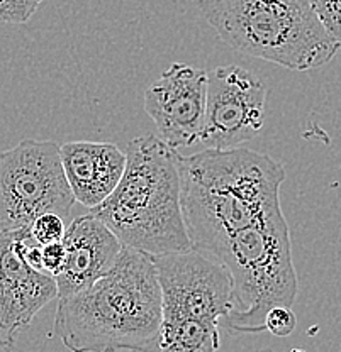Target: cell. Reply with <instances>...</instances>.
Masks as SVG:
<instances>
[{"label":"cell","mask_w":341,"mask_h":352,"mask_svg":"<svg viewBox=\"0 0 341 352\" xmlns=\"http://www.w3.org/2000/svg\"><path fill=\"white\" fill-rule=\"evenodd\" d=\"M161 318L153 256L123 248L104 276L58 300L54 332L72 352H158Z\"/></svg>","instance_id":"obj_1"},{"label":"cell","mask_w":341,"mask_h":352,"mask_svg":"<svg viewBox=\"0 0 341 352\" xmlns=\"http://www.w3.org/2000/svg\"><path fill=\"white\" fill-rule=\"evenodd\" d=\"M182 212L194 251L209 256L231 234L280 208L285 170L251 149H204L180 156Z\"/></svg>","instance_id":"obj_2"},{"label":"cell","mask_w":341,"mask_h":352,"mask_svg":"<svg viewBox=\"0 0 341 352\" xmlns=\"http://www.w3.org/2000/svg\"><path fill=\"white\" fill-rule=\"evenodd\" d=\"M180 156L152 134L127 144L119 185L90 208L124 248L153 258L192 249L182 212Z\"/></svg>","instance_id":"obj_3"},{"label":"cell","mask_w":341,"mask_h":352,"mask_svg":"<svg viewBox=\"0 0 341 352\" xmlns=\"http://www.w3.org/2000/svg\"><path fill=\"white\" fill-rule=\"evenodd\" d=\"M197 6L227 46L282 68H319L341 47L311 0H199Z\"/></svg>","instance_id":"obj_4"},{"label":"cell","mask_w":341,"mask_h":352,"mask_svg":"<svg viewBox=\"0 0 341 352\" xmlns=\"http://www.w3.org/2000/svg\"><path fill=\"white\" fill-rule=\"evenodd\" d=\"M209 258L226 267L233 283V308L221 320L231 332H265L273 307L296 303L299 281L282 207L227 236Z\"/></svg>","instance_id":"obj_5"},{"label":"cell","mask_w":341,"mask_h":352,"mask_svg":"<svg viewBox=\"0 0 341 352\" xmlns=\"http://www.w3.org/2000/svg\"><path fill=\"white\" fill-rule=\"evenodd\" d=\"M73 204L56 142L24 139L0 153V232L31 227L45 214L67 222Z\"/></svg>","instance_id":"obj_6"},{"label":"cell","mask_w":341,"mask_h":352,"mask_svg":"<svg viewBox=\"0 0 341 352\" xmlns=\"http://www.w3.org/2000/svg\"><path fill=\"white\" fill-rule=\"evenodd\" d=\"M161 288V322L221 324L233 308V283L226 267L199 251L153 258Z\"/></svg>","instance_id":"obj_7"},{"label":"cell","mask_w":341,"mask_h":352,"mask_svg":"<svg viewBox=\"0 0 341 352\" xmlns=\"http://www.w3.org/2000/svg\"><path fill=\"white\" fill-rule=\"evenodd\" d=\"M267 87L238 65L207 73L205 119L200 142L205 149H233L251 141L265 124Z\"/></svg>","instance_id":"obj_8"},{"label":"cell","mask_w":341,"mask_h":352,"mask_svg":"<svg viewBox=\"0 0 341 352\" xmlns=\"http://www.w3.org/2000/svg\"><path fill=\"white\" fill-rule=\"evenodd\" d=\"M207 73L185 63L168 66L145 91V110L170 148L200 142L205 119Z\"/></svg>","instance_id":"obj_9"},{"label":"cell","mask_w":341,"mask_h":352,"mask_svg":"<svg viewBox=\"0 0 341 352\" xmlns=\"http://www.w3.org/2000/svg\"><path fill=\"white\" fill-rule=\"evenodd\" d=\"M29 227L0 232V342L10 347L32 318L51 300L58 298L54 278L24 261Z\"/></svg>","instance_id":"obj_10"},{"label":"cell","mask_w":341,"mask_h":352,"mask_svg":"<svg viewBox=\"0 0 341 352\" xmlns=\"http://www.w3.org/2000/svg\"><path fill=\"white\" fill-rule=\"evenodd\" d=\"M65 261L54 276L58 300L89 288L116 264L124 245L92 212L73 219L63 236Z\"/></svg>","instance_id":"obj_11"},{"label":"cell","mask_w":341,"mask_h":352,"mask_svg":"<svg viewBox=\"0 0 341 352\" xmlns=\"http://www.w3.org/2000/svg\"><path fill=\"white\" fill-rule=\"evenodd\" d=\"M60 160L75 201L87 208L111 195L126 170V153L111 142H67L60 146Z\"/></svg>","instance_id":"obj_12"},{"label":"cell","mask_w":341,"mask_h":352,"mask_svg":"<svg viewBox=\"0 0 341 352\" xmlns=\"http://www.w3.org/2000/svg\"><path fill=\"white\" fill-rule=\"evenodd\" d=\"M219 346L218 324L199 320L161 322L158 352H218Z\"/></svg>","instance_id":"obj_13"},{"label":"cell","mask_w":341,"mask_h":352,"mask_svg":"<svg viewBox=\"0 0 341 352\" xmlns=\"http://www.w3.org/2000/svg\"><path fill=\"white\" fill-rule=\"evenodd\" d=\"M32 237L38 244L46 245L53 244V242L63 241L65 230H67V222L54 214H45L38 217L29 227Z\"/></svg>","instance_id":"obj_14"},{"label":"cell","mask_w":341,"mask_h":352,"mask_svg":"<svg viewBox=\"0 0 341 352\" xmlns=\"http://www.w3.org/2000/svg\"><path fill=\"white\" fill-rule=\"evenodd\" d=\"M328 34L341 46V0H311Z\"/></svg>","instance_id":"obj_15"},{"label":"cell","mask_w":341,"mask_h":352,"mask_svg":"<svg viewBox=\"0 0 341 352\" xmlns=\"http://www.w3.org/2000/svg\"><path fill=\"white\" fill-rule=\"evenodd\" d=\"M43 0H0V21L24 24L39 9Z\"/></svg>","instance_id":"obj_16"},{"label":"cell","mask_w":341,"mask_h":352,"mask_svg":"<svg viewBox=\"0 0 341 352\" xmlns=\"http://www.w3.org/2000/svg\"><path fill=\"white\" fill-rule=\"evenodd\" d=\"M297 327V317L292 307H273L265 315V330L275 337H289Z\"/></svg>","instance_id":"obj_17"},{"label":"cell","mask_w":341,"mask_h":352,"mask_svg":"<svg viewBox=\"0 0 341 352\" xmlns=\"http://www.w3.org/2000/svg\"><path fill=\"white\" fill-rule=\"evenodd\" d=\"M41 258L45 273L51 274L53 278L56 276L65 261L63 242H53V244L41 245Z\"/></svg>","instance_id":"obj_18"},{"label":"cell","mask_w":341,"mask_h":352,"mask_svg":"<svg viewBox=\"0 0 341 352\" xmlns=\"http://www.w3.org/2000/svg\"><path fill=\"white\" fill-rule=\"evenodd\" d=\"M258 352H272L270 349H262V351H258Z\"/></svg>","instance_id":"obj_19"},{"label":"cell","mask_w":341,"mask_h":352,"mask_svg":"<svg viewBox=\"0 0 341 352\" xmlns=\"http://www.w3.org/2000/svg\"><path fill=\"white\" fill-rule=\"evenodd\" d=\"M0 347H2V342H0Z\"/></svg>","instance_id":"obj_20"}]
</instances>
